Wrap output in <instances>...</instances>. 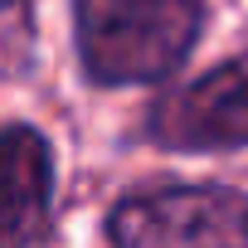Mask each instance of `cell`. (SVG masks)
I'll list each match as a JSON object with an SVG mask.
<instances>
[{
    "mask_svg": "<svg viewBox=\"0 0 248 248\" xmlns=\"http://www.w3.org/2000/svg\"><path fill=\"white\" fill-rule=\"evenodd\" d=\"M151 137L170 151L248 146V63H219L151 112Z\"/></svg>",
    "mask_w": 248,
    "mask_h": 248,
    "instance_id": "cell-3",
    "label": "cell"
},
{
    "mask_svg": "<svg viewBox=\"0 0 248 248\" xmlns=\"http://www.w3.org/2000/svg\"><path fill=\"white\" fill-rule=\"evenodd\" d=\"M5 5H15V0H0V10H5Z\"/></svg>",
    "mask_w": 248,
    "mask_h": 248,
    "instance_id": "cell-5",
    "label": "cell"
},
{
    "mask_svg": "<svg viewBox=\"0 0 248 248\" xmlns=\"http://www.w3.org/2000/svg\"><path fill=\"white\" fill-rule=\"evenodd\" d=\"M93 83H156L195 44L204 0H73Z\"/></svg>",
    "mask_w": 248,
    "mask_h": 248,
    "instance_id": "cell-1",
    "label": "cell"
},
{
    "mask_svg": "<svg viewBox=\"0 0 248 248\" xmlns=\"http://www.w3.org/2000/svg\"><path fill=\"white\" fill-rule=\"evenodd\" d=\"M112 248H248V200L224 185H161L117 200Z\"/></svg>",
    "mask_w": 248,
    "mask_h": 248,
    "instance_id": "cell-2",
    "label": "cell"
},
{
    "mask_svg": "<svg viewBox=\"0 0 248 248\" xmlns=\"http://www.w3.org/2000/svg\"><path fill=\"white\" fill-rule=\"evenodd\" d=\"M54 200V151L49 141L15 122L0 132V248H30L49 224Z\"/></svg>",
    "mask_w": 248,
    "mask_h": 248,
    "instance_id": "cell-4",
    "label": "cell"
}]
</instances>
